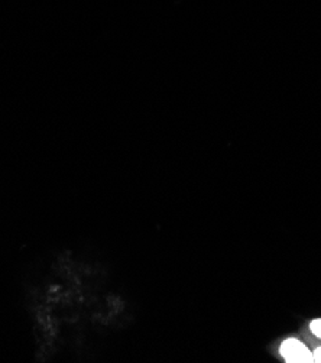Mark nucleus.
I'll list each match as a JSON object with an SVG mask.
<instances>
[{"mask_svg": "<svg viewBox=\"0 0 321 363\" xmlns=\"http://www.w3.org/2000/svg\"><path fill=\"white\" fill-rule=\"evenodd\" d=\"M310 330L315 337L321 340V318H315L310 323Z\"/></svg>", "mask_w": 321, "mask_h": 363, "instance_id": "3", "label": "nucleus"}, {"mask_svg": "<svg viewBox=\"0 0 321 363\" xmlns=\"http://www.w3.org/2000/svg\"><path fill=\"white\" fill-rule=\"evenodd\" d=\"M312 356H314V362L321 363V347H317V349L312 352Z\"/></svg>", "mask_w": 321, "mask_h": 363, "instance_id": "4", "label": "nucleus"}, {"mask_svg": "<svg viewBox=\"0 0 321 363\" xmlns=\"http://www.w3.org/2000/svg\"><path fill=\"white\" fill-rule=\"evenodd\" d=\"M279 354L285 362L290 363H310L314 362L312 352L298 339L288 337L279 346Z\"/></svg>", "mask_w": 321, "mask_h": 363, "instance_id": "2", "label": "nucleus"}, {"mask_svg": "<svg viewBox=\"0 0 321 363\" xmlns=\"http://www.w3.org/2000/svg\"><path fill=\"white\" fill-rule=\"evenodd\" d=\"M97 267L77 247H61L33 277L25 307L33 359L52 362L80 357L87 329L98 328L109 314L97 303Z\"/></svg>", "mask_w": 321, "mask_h": 363, "instance_id": "1", "label": "nucleus"}]
</instances>
